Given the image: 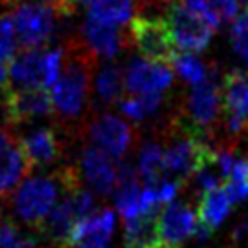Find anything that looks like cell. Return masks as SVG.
<instances>
[{"instance_id":"cell-1","label":"cell","mask_w":248,"mask_h":248,"mask_svg":"<svg viewBox=\"0 0 248 248\" xmlns=\"http://www.w3.org/2000/svg\"><path fill=\"white\" fill-rule=\"evenodd\" d=\"M76 186H81V178L74 169H58L52 174H31L21 180L12 196L14 213L19 221L39 231L60 202V194L64 196Z\"/></svg>"},{"instance_id":"cell-2","label":"cell","mask_w":248,"mask_h":248,"mask_svg":"<svg viewBox=\"0 0 248 248\" xmlns=\"http://www.w3.org/2000/svg\"><path fill=\"white\" fill-rule=\"evenodd\" d=\"M66 50V64L60 79L48 89L54 112L64 120H76L83 114L91 89L95 54L83 43H72Z\"/></svg>"},{"instance_id":"cell-3","label":"cell","mask_w":248,"mask_h":248,"mask_svg":"<svg viewBox=\"0 0 248 248\" xmlns=\"http://www.w3.org/2000/svg\"><path fill=\"white\" fill-rule=\"evenodd\" d=\"M17 46L43 48L52 41L62 17L50 2H19L8 14Z\"/></svg>"},{"instance_id":"cell-4","label":"cell","mask_w":248,"mask_h":248,"mask_svg":"<svg viewBox=\"0 0 248 248\" xmlns=\"http://www.w3.org/2000/svg\"><path fill=\"white\" fill-rule=\"evenodd\" d=\"M219 120H223V95L211 74L207 81L192 85L184 103V110L172 122L178 128L205 140V136L213 126H217Z\"/></svg>"},{"instance_id":"cell-5","label":"cell","mask_w":248,"mask_h":248,"mask_svg":"<svg viewBox=\"0 0 248 248\" xmlns=\"http://www.w3.org/2000/svg\"><path fill=\"white\" fill-rule=\"evenodd\" d=\"M130 37L145 60L170 66L174 56L178 54V48L172 41V35L165 19L157 16H147V14L134 16L130 23Z\"/></svg>"},{"instance_id":"cell-6","label":"cell","mask_w":248,"mask_h":248,"mask_svg":"<svg viewBox=\"0 0 248 248\" xmlns=\"http://www.w3.org/2000/svg\"><path fill=\"white\" fill-rule=\"evenodd\" d=\"M165 23L172 35L178 50L188 54L200 52L207 46L213 35V25L200 14L190 10L182 0H172L165 12Z\"/></svg>"},{"instance_id":"cell-7","label":"cell","mask_w":248,"mask_h":248,"mask_svg":"<svg viewBox=\"0 0 248 248\" xmlns=\"http://www.w3.org/2000/svg\"><path fill=\"white\" fill-rule=\"evenodd\" d=\"M223 128L236 138L248 132V70H234L223 78Z\"/></svg>"},{"instance_id":"cell-8","label":"cell","mask_w":248,"mask_h":248,"mask_svg":"<svg viewBox=\"0 0 248 248\" xmlns=\"http://www.w3.org/2000/svg\"><path fill=\"white\" fill-rule=\"evenodd\" d=\"M89 138L93 147L101 149L112 159H120L124 153H128L134 141V130L120 116L107 112L89 122Z\"/></svg>"},{"instance_id":"cell-9","label":"cell","mask_w":248,"mask_h":248,"mask_svg":"<svg viewBox=\"0 0 248 248\" xmlns=\"http://www.w3.org/2000/svg\"><path fill=\"white\" fill-rule=\"evenodd\" d=\"M79 178L99 196H108L116 192L118 186V163L103 153L101 149L89 145L79 155Z\"/></svg>"},{"instance_id":"cell-10","label":"cell","mask_w":248,"mask_h":248,"mask_svg":"<svg viewBox=\"0 0 248 248\" xmlns=\"http://www.w3.org/2000/svg\"><path fill=\"white\" fill-rule=\"evenodd\" d=\"M157 229L163 246L180 248L190 236H196L198 215L190 203L172 202L159 211Z\"/></svg>"},{"instance_id":"cell-11","label":"cell","mask_w":248,"mask_h":248,"mask_svg":"<svg viewBox=\"0 0 248 248\" xmlns=\"http://www.w3.org/2000/svg\"><path fill=\"white\" fill-rule=\"evenodd\" d=\"M126 89L132 95H163L172 83V68L145 58H136L124 70Z\"/></svg>"},{"instance_id":"cell-12","label":"cell","mask_w":248,"mask_h":248,"mask_svg":"<svg viewBox=\"0 0 248 248\" xmlns=\"http://www.w3.org/2000/svg\"><path fill=\"white\" fill-rule=\"evenodd\" d=\"M4 108L14 124L31 122L50 114L52 99L46 89H8L4 97Z\"/></svg>"},{"instance_id":"cell-13","label":"cell","mask_w":248,"mask_h":248,"mask_svg":"<svg viewBox=\"0 0 248 248\" xmlns=\"http://www.w3.org/2000/svg\"><path fill=\"white\" fill-rule=\"evenodd\" d=\"M8 79L12 89H45V48L17 50L8 62Z\"/></svg>"},{"instance_id":"cell-14","label":"cell","mask_w":248,"mask_h":248,"mask_svg":"<svg viewBox=\"0 0 248 248\" xmlns=\"http://www.w3.org/2000/svg\"><path fill=\"white\" fill-rule=\"evenodd\" d=\"M114 227H116V213L112 209L108 207L95 209L89 217L81 219L76 225L66 248L76 244H85L89 248H108Z\"/></svg>"},{"instance_id":"cell-15","label":"cell","mask_w":248,"mask_h":248,"mask_svg":"<svg viewBox=\"0 0 248 248\" xmlns=\"http://www.w3.org/2000/svg\"><path fill=\"white\" fill-rule=\"evenodd\" d=\"M81 43L101 58H114L128 46V37L120 27L85 17L81 23Z\"/></svg>"},{"instance_id":"cell-16","label":"cell","mask_w":248,"mask_h":248,"mask_svg":"<svg viewBox=\"0 0 248 248\" xmlns=\"http://www.w3.org/2000/svg\"><path fill=\"white\" fill-rule=\"evenodd\" d=\"M19 149L23 153L27 169L48 167L62 153L60 140L52 128H35L27 132L19 141Z\"/></svg>"},{"instance_id":"cell-17","label":"cell","mask_w":248,"mask_h":248,"mask_svg":"<svg viewBox=\"0 0 248 248\" xmlns=\"http://www.w3.org/2000/svg\"><path fill=\"white\" fill-rule=\"evenodd\" d=\"M27 163L19 143H16L12 134L0 130V198L8 196L16 186L21 184Z\"/></svg>"},{"instance_id":"cell-18","label":"cell","mask_w":248,"mask_h":248,"mask_svg":"<svg viewBox=\"0 0 248 248\" xmlns=\"http://www.w3.org/2000/svg\"><path fill=\"white\" fill-rule=\"evenodd\" d=\"M232 207V202L225 190V186L209 190L205 194H202L196 215H198V223L202 227H205L209 232H213L219 225L225 223V219L229 217Z\"/></svg>"},{"instance_id":"cell-19","label":"cell","mask_w":248,"mask_h":248,"mask_svg":"<svg viewBox=\"0 0 248 248\" xmlns=\"http://www.w3.org/2000/svg\"><path fill=\"white\" fill-rule=\"evenodd\" d=\"M157 219H159V211L124 221V244L130 248H155V246H159L161 240H159Z\"/></svg>"},{"instance_id":"cell-20","label":"cell","mask_w":248,"mask_h":248,"mask_svg":"<svg viewBox=\"0 0 248 248\" xmlns=\"http://www.w3.org/2000/svg\"><path fill=\"white\" fill-rule=\"evenodd\" d=\"M126 89V76L124 70L116 64H107L103 66L97 76H95V93L97 99L105 105H112V103H120L122 99V91Z\"/></svg>"},{"instance_id":"cell-21","label":"cell","mask_w":248,"mask_h":248,"mask_svg":"<svg viewBox=\"0 0 248 248\" xmlns=\"http://www.w3.org/2000/svg\"><path fill=\"white\" fill-rule=\"evenodd\" d=\"M132 12L134 0H93L87 8V17L112 27H122L128 19H132Z\"/></svg>"},{"instance_id":"cell-22","label":"cell","mask_w":248,"mask_h":248,"mask_svg":"<svg viewBox=\"0 0 248 248\" xmlns=\"http://www.w3.org/2000/svg\"><path fill=\"white\" fill-rule=\"evenodd\" d=\"M190 10L200 14L203 19H207L213 27H219L221 23L234 19L238 16V8L242 6L238 0H182Z\"/></svg>"},{"instance_id":"cell-23","label":"cell","mask_w":248,"mask_h":248,"mask_svg":"<svg viewBox=\"0 0 248 248\" xmlns=\"http://www.w3.org/2000/svg\"><path fill=\"white\" fill-rule=\"evenodd\" d=\"M136 170L143 184H151L165 178V147L155 141H147L138 153Z\"/></svg>"},{"instance_id":"cell-24","label":"cell","mask_w":248,"mask_h":248,"mask_svg":"<svg viewBox=\"0 0 248 248\" xmlns=\"http://www.w3.org/2000/svg\"><path fill=\"white\" fill-rule=\"evenodd\" d=\"M170 68L174 70V74L178 78H182L184 81H188L192 85H200L211 78V72L205 68V64L196 54H188V52H178L174 56Z\"/></svg>"},{"instance_id":"cell-25","label":"cell","mask_w":248,"mask_h":248,"mask_svg":"<svg viewBox=\"0 0 248 248\" xmlns=\"http://www.w3.org/2000/svg\"><path fill=\"white\" fill-rule=\"evenodd\" d=\"M163 103V95H130V97H122L120 99V110L140 122V120H145L147 116H151L153 112H157V108L161 107Z\"/></svg>"},{"instance_id":"cell-26","label":"cell","mask_w":248,"mask_h":248,"mask_svg":"<svg viewBox=\"0 0 248 248\" xmlns=\"http://www.w3.org/2000/svg\"><path fill=\"white\" fill-rule=\"evenodd\" d=\"M39 238L27 234L8 215L0 213V248H37Z\"/></svg>"},{"instance_id":"cell-27","label":"cell","mask_w":248,"mask_h":248,"mask_svg":"<svg viewBox=\"0 0 248 248\" xmlns=\"http://www.w3.org/2000/svg\"><path fill=\"white\" fill-rule=\"evenodd\" d=\"M17 52V41L14 35V27L10 23L8 14L0 16V60L10 62Z\"/></svg>"},{"instance_id":"cell-28","label":"cell","mask_w":248,"mask_h":248,"mask_svg":"<svg viewBox=\"0 0 248 248\" xmlns=\"http://www.w3.org/2000/svg\"><path fill=\"white\" fill-rule=\"evenodd\" d=\"M231 33H232V37H246L248 35V6L234 17Z\"/></svg>"},{"instance_id":"cell-29","label":"cell","mask_w":248,"mask_h":248,"mask_svg":"<svg viewBox=\"0 0 248 248\" xmlns=\"http://www.w3.org/2000/svg\"><path fill=\"white\" fill-rule=\"evenodd\" d=\"M232 48L244 60H248V35L246 37H232Z\"/></svg>"},{"instance_id":"cell-30","label":"cell","mask_w":248,"mask_h":248,"mask_svg":"<svg viewBox=\"0 0 248 248\" xmlns=\"http://www.w3.org/2000/svg\"><path fill=\"white\" fill-rule=\"evenodd\" d=\"M8 62H2L0 60V87H4L8 83Z\"/></svg>"},{"instance_id":"cell-31","label":"cell","mask_w":248,"mask_h":248,"mask_svg":"<svg viewBox=\"0 0 248 248\" xmlns=\"http://www.w3.org/2000/svg\"><path fill=\"white\" fill-rule=\"evenodd\" d=\"M248 234V217L238 225V229H236V232H234V238H242V236H246Z\"/></svg>"},{"instance_id":"cell-32","label":"cell","mask_w":248,"mask_h":248,"mask_svg":"<svg viewBox=\"0 0 248 248\" xmlns=\"http://www.w3.org/2000/svg\"><path fill=\"white\" fill-rule=\"evenodd\" d=\"M155 248H169V246H163V244H159V246H155Z\"/></svg>"},{"instance_id":"cell-33","label":"cell","mask_w":248,"mask_h":248,"mask_svg":"<svg viewBox=\"0 0 248 248\" xmlns=\"http://www.w3.org/2000/svg\"><path fill=\"white\" fill-rule=\"evenodd\" d=\"M29 2H46V0H29Z\"/></svg>"},{"instance_id":"cell-34","label":"cell","mask_w":248,"mask_h":248,"mask_svg":"<svg viewBox=\"0 0 248 248\" xmlns=\"http://www.w3.org/2000/svg\"><path fill=\"white\" fill-rule=\"evenodd\" d=\"M122 248H130V246H126V244H124V246H122Z\"/></svg>"}]
</instances>
